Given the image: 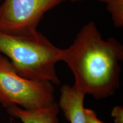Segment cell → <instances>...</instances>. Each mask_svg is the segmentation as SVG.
I'll return each instance as SVG.
<instances>
[{
    "label": "cell",
    "instance_id": "1",
    "mask_svg": "<svg viewBox=\"0 0 123 123\" xmlns=\"http://www.w3.org/2000/svg\"><path fill=\"white\" fill-rule=\"evenodd\" d=\"M123 46L115 38L104 39L93 22L80 30L73 43L62 49L60 61L67 64L74 86L96 99L113 96L120 87Z\"/></svg>",
    "mask_w": 123,
    "mask_h": 123
},
{
    "label": "cell",
    "instance_id": "2",
    "mask_svg": "<svg viewBox=\"0 0 123 123\" xmlns=\"http://www.w3.org/2000/svg\"><path fill=\"white\" fill-rule=\"evenodd\" d=\"M61 51L40 32L30 37L0 31V53L27 79L60 85L55 65L60 61Z\"/></svg>",
    "mask_w": 123,
    "mask_h": 123
},
{
    "label": "cell",
    "instance_id": "3",
    "mask_svg": "<svg viewBox=\"0 0 123 123\" xmlns=\"http://www.w3.org/2000/svg\"><path fill=\"white\" fill-rule=\"evenodd\" d=\"M54 102V87L51 82L21 76L10 60L0 54V103L3 107L17 105L34 110Z\"/></svg>",
    "mask_w": 123,
    "mask_h": 123
},
{
    "label": "cell",
    "instance_id": "4",
    "mask_svg": "<svg viewBox=\"0 0 123 123\" xmlns=\"http://www.w3.org/2000/svg\"><path fill=\"white\" fill-rule=\"evenodd\" d=\"M64 0H5L0 5V31L33 37L46 12Z\"/></svg>",
    "mask_w": 123,
    "mask_h": 123
},
{
    "label": "cell",
    "instance_id": "5",
    "mask_svg": "<svg viewBox=\"0 0 123 123\" xmlns=\"http://www.w3.org/2000/svg\"><path fill=\"white\" fill-rule=\"evenodd\" d=\"M85 96L74 86L63 84L61 87L58 105L70 123H87L84 108Z\"/></svg>",
    "mask_w": 123,
    "mask_h": 123
},
{
    "label": "cell",
    "instance_id": "6",
    "mask_svg": "<svg viewBox=\"0 0 123 123\" xmlns=\"http://www.w3.org/2000/svg\"><path fill=\"white\" fill-rule=\"evenodd\" d=\"M7 112L12 117L20 120L23 123H58L59 112L58 103L34 110H25L14 105L7 108Z\"/></svg>",
    "mask_w": 123,
    "mask_h": 123
},
{
    "label": "cell",
    "instance_id": "7",
    "mask_svg": "<svg viewBox=\"0 0 123 123\" xmlns=\"http://www.w3.org/2000/svg\"><path fill=\"white\" fill-rule=\"evenodd\" d=\"M108 11L112 16V19L116 27L123 26V0H112L106 4Z\"/></svg>",
    "mask_w": 123,
    "mask_h": 123
},
{
    "label": "cell",
    "instance_id": "8",
    "mask_svg": "<svg viewBox=\"0 0 123 123\" xmlns=\"http://www.w3.org/2000/svg\"><path fill=\"white\" fill-rule=\"evenodd\" d=\"M87 123H104L97 117L94 111L90 109H84Z\"/></svg>",
    "mask_w": 123,
    "mask_h": 123
},
{
    "label": "cell",
    "instance_id": "9",
    "mask_svg": "<svg viewBox=\"0 0 123 123\" xmlns=\"http://www.w3.org/2000/svg\"><path fill=\"white\" fill-rule=\"evenodd\" d=\"M115 123H123V108L121 106H116L112 111Z\"/></svg>",
    "mask_w": 123,
    "mask_h": 123
},
{
    "label": "cell",
    "instance_id": "10",
    "mask_svg": "<svg viewBox=\"0 0 123 123\" xmlns=\"http://www.w3.org/2000/svg\"><path fill=\"white\" fill-rule=\"evenodd\" d=\"M64 1H71V2H76V1H81V0H64ZM98 1H101V2H103L104 3H105V4H107V3L110 2V1H112V0H98Z\"/></svg>",
    "mask_w": 123,
    "mask_h": 123
},
{
    "label": "cell",
    "instance_id": "11",
    "mask_svg": "<svg viewBox=\"0 0 123 123\" xmlns=\"http://www.w3.org/2000/svg\"><path fill=\"white\" fill-rule=\"evenodd\" d=\"M10 123H13V121H10Z\"/></svg>",
    "mask_w": 123,
    "mask_h": 123
}]
</instances>
